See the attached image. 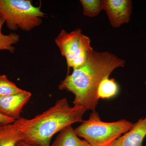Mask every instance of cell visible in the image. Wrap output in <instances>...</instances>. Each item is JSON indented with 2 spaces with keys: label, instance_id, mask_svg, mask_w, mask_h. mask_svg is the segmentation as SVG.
Masks as SVG:
<instances>
[{
  "label": "cell",
  "instance_id": "6da1fadb",
  "mask_svg": "<svg viewBox=\"0 0 146 146\" xmlns=\"http://www.w3.org/2000/svg\"><path fill=\"white\" fill-rule=\"evenodd\" d=\"M125 63L124 60L108 52L93 50L85 64L73 70L61 81L58 89L74 94V106L94 111L98 103L97 91L101 82L116 68L124 67Z\"/></svg>",
  "mask_w": 146,
  "mask_h": 146
},
{
  "label": "cell",
  "instance_id": "7a4b0ae2",
  "mask_svg": "<svg viewBox=\"0 0 146 146\" xmlns=\"http://www.w3.org/2000/svg\"><path fill=\"white\" fill-rule=\"evenodd\" d=\"M86 110L82 106L71 107L64 98L34 117H21L13 123L21 133L23 141L40 146H50L51 138L56 133L75 123H82Z\"/></svg>",
  "mask_w": 146,
  "mask_h": 146
},
{
  "label": "cell",
  "instance_id": "3957f363",
  "mask_svg": "<svg viewBox=\"0 0 146 146\" xmlns=\"http://www.w3.org/2000/svg\"><path fill=\"white\" fill-rule=\"evenodd\" d=\"M134 124L125 119L115 122L103 121L98 113L94 110L89 119L83 121L74 130L78 137L84 138L91 146H110L116 139L130 130Z\"/></svg>",
  "mask_w": 146,
  "mask_h": 146
},
{
  "label": "cell",
  "instance_id": "277c9868",
  "mask_svg": "<svg viewBox=\"0 0 146 146\" xmlns=\"http://www.w3.org/2000/svg\"><path fill=\"white\" fill-rule=\"evenodd\" d=\"M41 6H35L30 0H0V18L11 30L30 31L40 25L46 17Z\"/></svg>",
  "mask_w": 146,
  "mask_h": 146
},
{
  "label": "cell",
  "instance_id": "5b68a950",
  "mask_svg": "<svg viewBox=\"0 0 146 146\" xmlns=\"http://www.w3.org/2000/svg\"><path fill=\"white\" fill-rule=\"evenodd\" d=\"M55 42L66 59L68 71L70 68L74 70L84 65L94 50L90 38L84 35L80 29L70 33L62 30L55 39Z\"/></svg>",
  "mask_w": 146,
  "mask_h": 146
},
{
  "label": "cell",
  "instance_id": "8992f818",
  "mask_svg": "<svg viewBox=\"0 0 146 146\" xmlns=\"http://www.w3.org/2000/svg\"><path fill=\"white\" fill-rule=\"evenodd\" d=\"M104 7L110 25L113 28L119 27L130 21L132 3L131 0H104Z\"/></svg>",
  "mask_w": 146,
  "mask_h": 146
},
{
  "label": "cell",
  "instance_id": "52a82bcc",
  "mask_svg": "<svg viewBox=\"0 0 146 146\" xmlns=\"http://www.w3.org/2000/svg\"><path fill=\"white\" fill-rule=\"evenodd\" d=\"M31 96V93L25 91L21 94L0 98V113L14 121L18 119Z\"/></svg>",
  "mask_w": 146,
  "mask_h": 146
},
{
  "label": "cell",
  "instance_id": "ba28073f",
  "mask_svg": "<svg viewBox=\"0 0 146 146\" xmlns=\"http://www.w3.org/2000/svg\"><path fill=\"white\" fill-rule=\"evenodd\" d=\"M146 136V117L140 119L133 127L116 139L110 146H143Z\"/></svg>",
  "mask_w": 146,
  "mask_h": 146
},
{
  "label": "cell",
  "instance_id": "9c48e42d",
  "mask_svg": "<svg viewBox=\"0 0 146 146\" xmlns=\"http://www.w3.org/2000/svg\"><path fill=\"white\" fill-rule=\"evenodd\" d=\"M52 146H91L85 140H82L76 134L72 125L59 132Z\"/></svg>",
  "mask_w": 146,
  "mask_h": 146
},
{
  "label": "cell",
  "instance_id": "30bf717a",
  "mask_svg": "<svg viewBox=\"0 0 146 146\" xmlns=\"http://www.w3.org/2000/svg\"><path fill=\"white\" fill-rule=\"evenodd\" d=\"M21 141H23L21 134L13 123L1 125L0 146H16Z\"/></svg>",
  "mask_w": 146,
  "mask_h": 146
},
{
  "label": "cell",
  "instance_id": "8fae6325",
  "mask_svg": "<svg viewBox=\"0 0 146 146\" xmlns=\"http://www.w3.org/2000/svg\"><path fill=\"white\" fill-rule=\"evenodd\" d=\"M119 91V86L115 79L106 77L100 84L97 91V97L99 100L100 99H108L117 96Z\"/></svg>",
  "mask_w": 146,
  "mask_h": 146
},
{
  "label": "cell",
  "instance_id": "7c38bea8",
  "mask_svg": "<svg viewBox=\"0 0 146 146\" xmlns=\"http://www.w3.org/2000/svg\"><path fill=\"white\" fill-rule=\"evenodd\" d=\"M5 23L4 21L0 18V50H7L13 54L15 52V48L13 45L20 42V36L14 33L8 35L3 34L2 29Z\"/></svg>",
  "mask_w": 146,
  "mask_h": 146
},
{
  "label": "cell",
  "instance_id": "4fadbf2b",
  "mask_svg": "<svg viewBox=\"0 0 146 146\" xmlns=\"http://www.w3.org/2000/svg\"><path fill=\"white\" fill-rule=\"evenodd\" d=\"M84 16L92 18L100 14L104 10V0H80Z\"/></svg>",
  "mask_w": 146,
  "mask_h": 146
},
{
  "label": "cell",
  "instance_id": "5bb4252c",
  "mask_svg": "<svg viewBox=\"0 0 146 146\" xmlns=\"http://www.w3.org/2000/svg\"><path fill=\"white\" fill-rule=\"evenodd\" d=\"M25 91L10 81L6 76L0 75V98L21 94Z\"/></svg>",
  "mask_w": 146,
  "mask_h": 146
},
{
  "label": "cell",
  "instance_id": "9a60e30c",
  "mask_svg": "<svg viewBox=\"0 0 146 146\" xmlns=\"http://www.w3.org/2000/svg\"><path fill=\"white\" fill-rule=\"evenodd\" d=\"M15 121L14 120L5 117L0 113V124H7L13 123Z\"/></svg>",
  "mask_w": 146,
  "mask_h": 146
},
{
  "label": "cell",
  "instance_id": "2e32d148",
  "mask_svg": "<svg viewBox=\"0 0 146 146\" xmlns=\"http://www.w3.org/2000/svg\"><path fill=\"white\" fill-rule=\"evenodd\" d=\"M16 146H40L39 145L28 143L23 141H21L18 142Z\"/></svg>",
  "mask_w": 146,
  "mask_h": 146
},
{
  "label": "cell",
  "instance_id": "e0dca14e",
  "mask_svg": "<svg viewBox=\"0 0 146 146\" xmlns=\"http://www.w3.org/2000/svg\"><path fill=\"white\" fill-rule=\"evenodd\" d=\"M145 84H146V80L145 82Z\"/></svg>",
  "mask_w": 146,
  "mask_h": 146
},
{
  "label": "cell",
  "instance_id": "ac0fdd59",
  "mask_svg": "<svg viewBox=\"0 0 146 146\" xmlns=\"http://www.w3.org/2000/svg\"><path fill=\"white\" fill-rule=\"evenodd\" d=\"M1 124H0V127H1Z\"/></svg>",
  "mask_w": 146,
  "mask_h": 146
}]
</instances>
